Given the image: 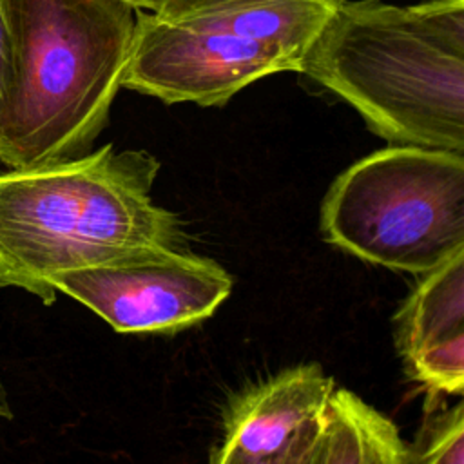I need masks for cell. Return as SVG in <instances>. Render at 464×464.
<instances>
[{"mask_svg": "<svg viewBox=\"0 0 464 464\" xmlns=\"http://www.w3.org/2000/svg\"><path fill=\"white\" fill-rule=\"evenodd\" d=\"M160 161L112 143L0 174V286L53 304L58 274L187 248L178 214L152 201Z\"/></svg>", "mask_w": 464, "mask_h": 464, "instance_id": "6da1fadb", "label": "cell"}, {"mask_svg": "<svg viewBox=\"0 0 464 464\" xmlns=\"http://www.w3.org/2000/svg\"><path fill=\"white\" fill-rule=\"evenodd\" d=\"M299 72L390 145L464 154V0H343Z\"/></svg>", "mask_w": 464, "mask_h": 464, "instance_id": "7a4b0ae2", "label": "cell"}, {"mask_svg": "<svg viewBox=\"0 0 464 464\" xmlns=\"http://www.w3.org/2000/svg\"><path fill=\"white\" fill-rule=\"evenodd\" d=\"M4 7L11 85L0 161L29 169L87 154L121 87L136 9L121 0H4Z\"/></svg>", "mask_w": 464, "mask_h": 464, "instance_id": "3957f363", "label": "cell"}, {"mask_svg": "<svg viewBox=\"0 0 464 464\" xmlns=\"http://www.w3.org/2000/svg\"><path fill=\"white\" fill-rule=\"evenodd\" d=\"M337 0H165L136 14L121 87L165 103L223 105L268 74L299 72Z\"/></svg>", "mask_w": 464, "mask_h": 464, "instance_id": "277c9868", "label": "cell"}, {"mask_svg": "<svg viewBox=\"0 0 464 464\" xmlns=\"http://www.w3.org/2000/svg\"><path fill=\"white\" fill-rule=\"evenodd\" d=\"M326 243L395 272L422 276L464 250V154L390 145L330 185Z\"/></svg>", "mask_w": 464, "mask_h": 464, "instance_id": "5b68a950", "label": "cell"}, {"mask_svg": "<svg viewBox=\"0 0 464 464\" xmlns=\"http://www.w3.org/2000/svg\"><path fill=\"white\" fill-rule=\"evenodd\" d=\"M53 286L120 334H176L208 319L234 283L214 259L169 248L58 274Z\"/></svg>", "mask_w": 464, "mask_h": 464, "instance_id": "8992f818", "label": "cell"}, {"mask_svg": "<svg viewBox=\"0 0 464 464\" xmlns=\"http://www.w3.org/2000/svg\"><path fill=\"white\" fill-rule=\"evenodd\" d=\"M408 377L431 395L464 392V250L420 276L393 317Z\"/></svg>", "mask_w": 464, "mask_h": 464, "instance_id": "52a82bcc", "label": "cell"}, {"mask_svg": "<svg viewBox=\"0 0 464 464\" xmlns=\"http://www.w3.org/2000/svg\"><path fill=\"white\" fill-rule=\"evenodd\" d=\"M335 388L317 362L286 368L234 397L223 444L250 459H274L323 420Z\"/></svg>", "mask_w": 464, "mask_h": 464, "instance_id": "ba28073f", "label": "cell"}, {"mask_svg": "<svg viewBox=\"0 0 464 464\" xmlns=\"http://www.w3.org/2000/svg\"><path fill=\"white\" fill-rule=\"evenodd\" d=\"M310 464H406V442L384 413L335 388Z\"/></svg>", "mask_w": 464, "mask_h": 464, "instance_id": "9c48e42d", "label": "cell"}, {"mask_svg": "<svg viewBox=\"0 0 464 464\" xmlns=\"http://www.w3.org/2000/svg\"><path fill=\"white\" fill-rule=\"evenodd\" d=\"M406 464H464V402L433 410L411 444Z\"/></svg>", "mask_w": 464, "mask_h": 464, "instance_id": "30bf717a", "label": "cell"}, {"mask_svg": "<svg viewBox=\"0 0 464 464\" xmlns=\"http://www.w3.org/2000/svg\"><path fill=\"white\" fill-rule=\"evenodd\" d=\"M321 424H323V420L315 428H312L304 435H301L286 451H283L281 455H277L274 459H250V457H245V455L237 453L236 450L221 444L210 451L208 464H310V459H312V453H314L319 431H321Z\"/></svg>", "mask_w": 464, "mask_h": 464, "instance_id": "8fae6325", "label": "cell"}, {"mask_svg": "<svg viewBox=\"0 0 464 464\" xmlns=\"http://www.w3.org/2000/svg\"><path fill=\"white\" fill-rule=\"evenodd\" d=\"M9 85H11V34H9L4 0H0V125L4 118Z\"/></svg>", "mask_w": 464, "mask_h": 464, "instance_id": "7c38bea8", "label": "cell"}, {"mask_svg": "<svg viewBox=\"0 0 464 464\" xmlns=\"http://www.w3.org/2000/svg\"><path fill=\"white\" fill-rule=\"evenodd\" d=\"M127 5H130L132 9H140V11H154L160 4H163L165 0H121Z\"/></svg>", "mask_w": 464, "mask_h": 464, "instance_id": "4fadbf2b", "label": "cell"}, {"mask_svg": "<svg viewBox=\"0 0 464 464\" xmlns=\"http://www.w3.org/2000/svg\"><path fill=\"white\" fill-rule=\"evenodd\" d=\"M11 417V406L7 402V393L0 382V419H9Z\"/></svg>", "mask_w": 464, "mask_h": 464, "instance_id": "5bb4252c", "label": "cell"}, {"mask_svg": "<svg viewBox=\"0 0 464 464\" xmlns=\"http://www.w3.org/2000/svg\"><path fill=\"white\" fill-rule=\"evenodd\" d=\"M337 2H343V0H337Z\"/></svg>", "mask_w": 464, "mask_h": 464, "instance_id": "9a60e30c", "label": "cell"}]
</instances>
